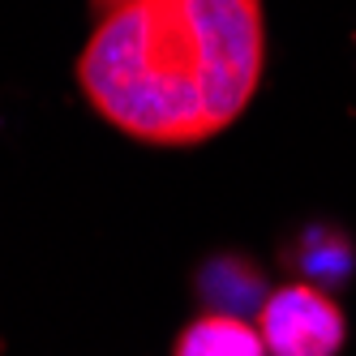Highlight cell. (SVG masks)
<instances>
[{"label":"cell","instance_id":"obj_1","mask_svg":"<svg viewBox=\"0 0 356 356\" xmlns=\"http://www.w3.org/2000/svg\"><path fill=\"white\" fill-rule=\"evenodd\" d=\"M262 73V0H116L78 56L86 104L146 146L219 138L245 116Z\"/></svg>","mask_w":356,"mask_h":356},{"label":"cell","instance_id":"obj_2","mask_svg":"<svg viewBox=\"0 0 356 356\" xmlns=\"http://www.w3.org/2000/svg\"><path fill=\"white\" fill-rule=\"evenodd\" d=\"M262 343L275 356H335L348 339L343 309L314 284H288L258 309Z\"/></svg>","mask_w":356,"mask_h":356},{"label":"cell","instance_id":"obj_3","mask_svg":"<svg viewBox=\"0 0 356 356\" xmlns=\"http://www.w3.org/2000/svg\"><path fill=\"white\" fill-rule=\"evenodd\" d=\"M176 356H262V330L249 326L241 314H207L181 330L172 348Z\"/></svg>","mask_w":356,"mask_h":356},{"label":"cell","instance_id":"obj_4","mask_svg":"<svg viewBox=\"0 0 356 356\" xmlns=\"http://www.w3.org/2000/svg\"><path fill=\"white\" fill-rule=\"evenodd\" d=\"M90 5H95L99 13H104V9H112V5H116V0H90Z\"/></svg>","mask_w":356,"mask_h":356}]
</instances>
